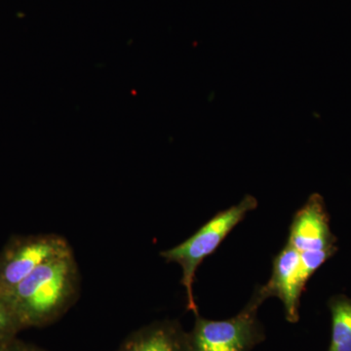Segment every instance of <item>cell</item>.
<instances>
[{"instance_id": "6da1fadb", "label": "cell", "mask_w": 351, "mask_h": 351, "mask_svg": "<svg viewBox=\"0 0 351 351\" xmlns=\"http://www.w3.org/2000/svg\"><path fill=\"white\" fill-rule=\"evenodd\" d=\"M80 284L78 265L71 252L39 265L4 298L24 329L48 326L75 304Z\"/></svg>"}, {"instance_id": "7a4b0ae2", "label": "cell", "mask_w": 351, "mask_h": 351, "mask_svg": "<svg viewBox=\"0 0 351 351\" xmlns=\"http://www.w3.org/2000/svg\"><path fill=\"white\" fill-rule=\"evenodd\" d=\"M257 207L258 200L254 196L246 195L239 204L219 212L209 219L181 244L161 252L160 256L166 262L178 263L182 267L181 283L186 290V307L195 315L199 313L193 294L196 270L205 258L218 249L228 233L243 221L246 215Z\"/></svg>"}, {"instance_id": "3957f363", "label": "cell", "mask_w": 351, "mask_h": 351, "mask_svg": "<svg viewBox=\"0 0 351 351\" xmlns=\"http://www.w3.org/2000/svg\"><path fill=\"white\" fill-rule=\"evenodd\" d=\"M265 300L256 289L250 301L234 317L210 320L196 314L189 332L193 351H251L265 339L258 311Z\"/></svg>"}, {"instance_id": "277c9868", "label": "cell", "mask_w": 351, "mask_h": 351, "mask_svg": "<svg viewBox=\"0 0 351 351\" xmlns=\"http://www.w3.org/2000/svg\"><path fill=\"white\" fill-rule=\"evenodd\" d=\"M71 252L69 242L60 235L14 239L0 255V295L9 294L39 265Z\"/></svg>"}, {"instance_id": "5b68a950", "label": "cell", "mask_w": 351, "mask_h": 351, "mask_svg": "<svg viewBox=\"0 0 351 351\" xmlns=\"http://www.w3.org/2000/svg\"><path fill=\"white\" fill-rule=\"evenodd\" d=\"M306 285L302 280L299 252L287 243L274 258L269 282L257 289L265 301L270 297L278 298L285 308L286 319L297 323L300 300Z\"/></svg>"}, {"instance_id": "8992f818", "label": "cell", "mask_w": 351, "mask_h": 351, "mask_svg": "<svg viewBox=\"0 0 351 351\" xmlns=\"http://www.w3.org/2000/svg\"><path fill=\"white\" fill-rule=\"evenodd\" d=\"M326 207L322 196L314 193L306 204L295 212L290 230L289 245L299 253L337 250Z\"/></svg>"}, {"instance_id": "52a82bcc", "label": "cell", "mask_w": 351, "mask_h": 351, "mask_svg": "<svg viewBox=\"0 0 351 351\" xmlns=\"http://www.w3.org/2000/svg\"><path fill=\"white\" fill-rule=\"evenodd\" d=\"M117 351H193L189 332L177 320L156 321L131 332Z\"/></svg>"}, {"instance_id": "ba28073f", "label": "cell", "mask_w": 351, "mask_h": 351, "mask_svg": "<svg viewBox=\"0 0 351 351\" xmlns=\"http://www.w3.org/2000/svg\"><path fill=\"white\" fill-rule=\"evenodd\" d=\"M332 338L328 351H351V300L339 295L329 302Z\"/></svg>"}, {"instance_id": "9c48e42d", "label": "cell", "mask_w": 351, "mask_h": 351, "mask_svg": "<svg viewBox=\"0 0 351 351\" xmlns=\"http://www.w3.org/2000/svg\"><path fill=\"white\" fill-rule=\"evenodd\" d=\"M24 330L17 314L4 297L0 295V341L15 339Z\"/></svg>"}, {"instance_id": "30bf717a", "label": "cell", "mask_w": 351, "mask_h": 351, "mask_svg": "<svg viewBox=\"0 0 351 351\" xmlns=\"http://www.w3.org/2000/svg\"><path fill=\"white\" fill-rule=\"evenodd\" d=\"M27 343H23L17 339L0 341V351H25Z\"/></svg>"}, {"instance_id": "8fae6325", "label": "cell", "mask_w": 351, "mask_h": 351, "mask_svg": "<svg viewBox=\"0 0 351 351\" xmlns=\"http://www.w3.org/2000/svg\"><path fill=\"white\" fill-rule=\"evenodd\" d=\"M25 351H47V350H43V348H38V346L27 345V350H25Z\"/></svg>"}]
</instances>
